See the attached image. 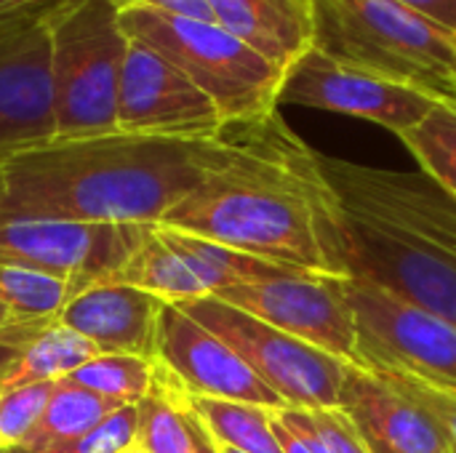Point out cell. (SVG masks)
Returning a JSON list of instances; mask_svg holds the SVG:
<instances>
[{
  "mask_svg": "<svg viewBox=\"0 0 456 453\" xmlns=\"http://www.w3.org/2000/svg\"><path fill=\"white\" fill-rule=\"evenodd\" d=\"M3 163H5V155H0V195H3Z\"/></svg>",
  "mask_w": 456,
  "mask_h": 453,
  "instance_id": "37",
  "label": "cell"
},
{
  "mask_svg": "<svg viewBox=\"0 0 456 453\" xmlns=\"http://www.w3.org/2000/svg\"><path fill=\"white\" fill-rule=\"evenodd\" d=\"M369 371L377 374L382 382H387L395 392L409 398L414 406H419L438 425V430L446 435V441L456 451V384L438 382L414 371L393 368V366H379Z\"/></svg>",
  "mask_w": 456,
  "mask_h": 453,
  "instance_id": "27",
  "label": "cell"
},
{
  "mask_svg": "<svg viewBox=\"0 0 456 453\" xmlns=\"http://www.w3.org/2000/svg\"><path fill=\"white\" fill-rule=\"evenodd\" d=\"M86 286L88 283L64 280L45 272L0 267V307H5L13 320L56 318Z\"/></svg>",
  "mask_w": 456,
  "mask_h": 453,
  "instance_id": "25",
  "label": "cell"
},
{
  "mask_svg": "<svg viewBox=\"0 0 456 453\" xmlns=\"http://www.w3.org/2000/svg\"><path fill=\"white\" fill-rule=\"evenodd\" d=\"M275 414L283 422L313 435L326 453H369L353 419L339 406H334V409H289V406H283Z\"/></svg>",
  "mask_w": 456,
  "mask_h": 453,
  "instance_id": "29",
  "label": "cell"
},
{
  "mask_svg": "<svg viewBox=\"0 0 456 453\" xmlns=\"http://www.w3.org/2000/svg\"><path fill=\"white\" fill-rule=\"evenodd\" d=\"M155 360L187 395L251 403L273 411L286 406L230 344L168 302L160 315Z\"/></svg>",
  "mask_w": 456,
  "mask_h": 453,
  "instance_id": "14",
  "label": "cell"
},
{
  "mask_svg": "<svg viewBox=\"0 0 456 453\" xmlns=\"http://www.w3.org/2000/svg\"><path fill=\"white\" fill-rule=\"evenodd\" d=\"M232 144L224 168L174 206L160 224L227 248L345 278L339 259V203L321 155L275 112L224 125Z\"/></svg>",
  "mask_w": 456,
  "mask_h": 453,
  "instance_id": "1",
  "label": "cell"
},
{
  "mask_svg": "<svg viewBox=\"0 0 456 453\" xmlns=\"http://www.w3.org/2000/svg\"><path fill=\"white\" fill-rule=\"evenodd\" d=\"M345 363L358 366V323L347 278L299 272L211 294Z\"/></svg>",
  "mask_w": 456,
  "mask_h": 453,
  "instance_id": "11",
  "label": "cell"
},
{
  "mask_svg": "<svg viewBox=\"0 0 456 453\" xmlns=\"http://www.w3.org/2000/svg\"><path fill=\"white\" fill-rule=\"evenodd\" d=\"M176 392L184 409L206 427V433L216 443L243 453H283L278 433H275L273 409L187 395L179 384H176Z\"/></svg>",
  "mask_w": 456,
  "mask_h": 453,
  "instance_id": "21",
  "label": "cell"
},
{
  "mask_svg": "<svg viewBox=\"0 0 456 453\" xmlns=\"http://www.w3.org/2000/svg\"><path fill=\"white\" fill-rule=\"evenodd\" d=\"M174 387H176V382H174ZM176 398H179V392H176ZM184 406V403H182ZM190 414V411H187ZM190 427H192V438H195V453H219L216 451V443H214V438L206 433V427L190 414Z\"/></svg>",
  "mask_w": 456,
  "mask_h": 453,
  "instance_id": "33",
  "label": "cell"
},
{
  "mask_svg": "<svg viewBox=\"0 0 456 453\" xmlns=\"http://www.w3.org/2000/svg\"><path fill=\"white\" fill-rule=\"evenodd\" d=\"M163 238L168 240V246L179 254V259L192 270V275L200 280V286L206 288V294H216L232 286H243V283H256V280H275V278H289V275H299L307 270H297V267H286V264H275L235 248H227L222 243L182 232V230H171L158 224Z\"/></svg>",
  "mask_w": 456,
  "mask_h": 453,
  "instance_id": "19",
  "label": "cell"
},
{
  "mask_svg": "<svg viewBox=\"0 0 456 453\" xmlns=\"http://www.w3.org/2000/svg\"><path fill=\"white\" fill-rule=\"evenodd\" d=\"M232 144L99 133L51 139L3 163L0 214L77 224H160V219L224 168Z\"/></svg>",
  "mask_w": 456,
  "mask_h": 453,
  "instance_id": "2",
  "label": "cell"
},
{
  "mask_svg": "<svg viewBox=\"0 0 456 453\" xmlns=\"http://www.w3.org/2000/svg\"><path fill=\"white\" fill-rule=\"evenodd\" d=\"M278 104L361 117L393 131L395 136H403L430 115L438 99L369 69L342 64L313 45L297 64L286 69Z\"/></svg>",
  "mask_w": 456,
  "mask_h": 453,
  "instance_id": "13",
  "label": "cell"
},
{
  "mask_svg": "<svg viewBox=\"0 0 456 453\" xmlns=\"http://www.w3.org/2000/svg\"><path fill=\"white\" fill-rule=\"evenodd\" d=\"M56 382H35L0 392V451L21 446L40 425Z\"/></svg>",
  "mask_w": 456,
  "mask_h": 453,
  "instance_id": "28",
  "label": "cell"
},
{
  "mask_svg": "<svg viewBox=\"0 0 456 453\" xmlns=\"http://www.w3.org/2000/svg\"><path fill=\"white\" fill-rule=\"evenodd\" d=\"M166 302L118 278L88 283L56 315L99 355H136L155 360Z\"/></svg>",
  "mask_w": 456,
  "mask_h": 453,
  "instance_id": "15",
  "label": "cell"
},
{
  "mask_svg": "<svg viewBox=\"0 0 456 453\" xmlns=\"http://www.w3.org/2000/svg\"><path fill=\"white\" fill-rule=\"evenodd\" d=\"M176 307L230 344L289 409L339 406L350 363L299 342L216 296L179 302Z\"/></svg>",
  "mask_w": 456,
  "mask_h": 453,
  "instance_id": "7",
  "label": "cell"
},
{
  "mask_svg": "<svg viewBox=\"0 0 456 453\" xmlns=\"http://www.w3.org/2000/svg\"><path fill=\"white\" fill-rule=\"evenodd\" d=\"M273 414H275V411H273ZM275 433H278V441H281L283 453H326L318 446V441H315L313 435H307L305 430H299V427L283 422L278 414H275Z\"/></svg>",
  "mask_w": 456,
  "mask_h": 453,
  "instance_id": "32",
  "label": "cell"
},
{
  "mask_svg": "<svg viewBox=\"0 0 456 453\" xmlns=\"http://www.w3.org/2000/svg\"><path fill=\"white\" fill-rule=\"evenodd\" d=\"M11 320H13V318L8 315V310H5V307H0V326H5V323H11Z\"/></svg>",
  "mask_w": 456,
  "mask_h": 453,
  "instance_id": "35",
  "label": "cell"
},
{
  "mask_svg": "<svg viewBox=\"0 0 456 453\" xmlns=\"http://www.w3.org/2000/svg\"><path fill=\"white\" fill-rule=\"evenodd\" d=\"M339 203L345 278L374 283L456 323V198L425 171L321 155Z\"/></svg>",
  "mask_w": 456,
  "mask_h": 453,
  "instance_id": "3",
  "label": "cell"
},
{
  "mask_svg": "<svg viewBox=\"0 0 456 453\" xmlns=\"http://www.w3.org/2000/svg\"><path fill=\"white\" fill-rule=\"evenodd\" d=\"M214 21L283 72L315 43L313 0H206Z\"/></svg>",
  "mask_w": 456,
  "mask_h": 453,
  "instance_id": "18",
  "label": "cell"
},
{
  "mask_svg": "<svg viewBox=\"0 0 456 453\" xmlns=\"http://www.w3.org/2000/svg\"><path fill=\"white\" fill-rule=\"evenodd\" d=\"M315 48L456 107V35L395 0H313Z\"/></svg>",
  "mask_w": 456,
  "mask_h": 453,
  "instance_id": "4",
  "label": "cell"
},
{
  "mask_svg": "<svg viewBox=\"0 0 456 453\" xmlns=\"http://www.w3.org/2000/svg\"><path fill=\"white\" fill-rule=\"evenodd\" d=\"M339 409L353 419L369 453H456L419 406L363 366H347Z\"/></svg>",
  "mask_w": 456,
  "mask_h": 453,
  "instance_id": "16",
  "label": "cell"
},
{
  "mask_svg": "<svg viewBox=\"0 0 456 453\" xmlns=\"http://www.w3.org/2000/svg\"><path fill=\"white\" fill-rule=\"evenodd\" d=\"M150 224H77L0 214V267L77 283L118 278Z\"/></svg>",
  "mask_w": 456,
  "mask_h": 453,
  "instance_id": "10",
  "label": "cell"
},
{
  "mask_svg": "<svg viewBox=\"0 0 456 453\" xmlns=\"http://www.w3.org/2000/svg\"><path fill=\"white\" fill-rule=\"evenodd\" d=\"M61 0H29L0 13V155L56 136L48 13Z\"/></svg>",
  "mask_w": 456,
  "mask_h": 453,
  "instance_id": "8",
  "label": "cell"
},
{
  "mask_svg": "<svg viewBox=\"0 0 456 453\" xmlns=\"http://www.w3.org/2000/svg\"><path fill=\"white\" fill-rule=\"evenodd\" d=\"M112 5H115L118 11H128V8H152V11L176 13V16H187V19L214 21V13H211V8H208L206 0H112Z\"/></svg>",
  "mask_w": 456,
  "mask_h": 453,
  "instance_id": "30",
  "label": "cell"
},
{
  "mask_svg": "<svg viewBox=\"0 0 456 453\" xmlns=\"http://www.w3.org/2000/svg\"><path fill=\"white\" fill-rule=\"evenodd\" d=\"M115 409L120 406L102 400L99 395L67 379H59L51 403L32 435L21 446L0 453H75V446Z\"/></svg>",
  "mask_w": 456,
  "mask_h": 453,
  "instance_id": "20",
  "label": "cell"
},
{
  "mask_svg": "<svg viewBox=\"0 0 456 453\" xmlns=\"http://www.w3.org/2000/svg\"><path fill=\"white\" fill-rule=\"evenodd\" d=\"M126 453H144V451H142L139 446H131V449H128V451H126Z\"/></svg>",
  "mask_w": 456,
  "mask_h": 453,
  "instance_id": "38",
  "label": "cell"
},
{
  "mask_svg": "<svg viewBox=\"0 0 456 453\" xmlns=\"http://www.w3.org/2000/svg\"><path fill=\"white\" fill-rule=\"evenodd\" d=\"M358 323V366H393L456 384V323L374 283L347 278Z\"/></svg>",
  "mask_w": 456,
  "mask_h": 453,
  "instance_id": "9",
  "label": "cell"
},
{
  "mask_svg": "<svg viewBox=\"0 0 456 453\" xmlns=\"http://www.w3.org/2000/svg\"><path fill=\"white\" fill-rule=\"evenodd\" d=\"M216 443V441H214ZM216 451L219 453H243V451H235V449H227V446H222V443H216Z\"/></svg>",
  "mask_w": 456,
  "mask_h": 453,
  "instance_id": "36",
  "label": "cell"
},
{
  "mask_svg": "<svg viewBox=\"0 0 456 453\" xmlns=\"http://www.w3.org/2000/svg\"><path fill=\"white\" fill-rule=\"evenodd\" d=\"M128 43L112 0H61L48 13L53 139L118 131V85Z\"/></svg>",
  "mask_w": 456,
  "mask_h": 453,
  "instance_id": "5",
  "label": "cell"
},
{
  "mask_svg": "<svg viewBox=\"0 0 456 453\" xmlns=\"http://www.w3.org/2000/svg\"><path fill=\"white\" fill-rule=\"evenodd\" d=\"M128 37L174 61L222 112L224 125L251 123L278 109L286 72L216 21L152 8L120 11Z\"/></svg>",
  "mask_w": 456,
  "mask_h": 453,
  "instance_id": "6",
  "label": "cell"
},
{
  "mask_svg": "<svg viewBox=\"0 0 456 453\" xmlns=\"http://www.w3.org/2000/svg\"><path fill=\"white\" fill-rule=\"evenodd\" d=\"M118 131L160 139H216L219 107L160 51L128 43L118 85Z\"/></svg>",
  "mask_w": 456,
  "mask_h": 453,
  "instance_id": "12",
  "label": "cell"
},
{
  "mask_svg": "<svg viewBox=\"0 0 456 453\" xmlns=\"http://www.w3.org/2000/svg\"><path fill=\"white\" fill-rule=\"evenodd\" d=\"M395 3L456 35V0H395Z\"/></svg>",
  "mask_w": 456,
  "mask_h": 453,
  "instance_id": "31",
  "label": "cell"
},
{
  "mask_svg": "<svg viewBox=\"0 0 456 453\" xmlns=\"http://www.w3.org/2000/svg\"><path fill=\"white\" fill-rule=\"evenodd\" d=\"M64 379L115 406H139L155 390L158 360L136 355H94Z\"/></svg>",
  "mask_w": 456,
  "mask_h": 453,
  "instance_id": "23",
  "label": "cell"
},
{
  "mask_svg": "<svg viewBox=\"0 0 456 453\" xmlns=\"http://www.w3.org/2000/svg\"><path fill=\"white\" fill-rule=\"evenodd\" d=\"M398 139L417 158L419 168L456 198V107L438 101L419 125Z\"/></svg>",
  "mask_w": 456,
  "mask_h": 453,
  "instance_id": "26",
  "label": "cell"
},
{
  "mask_svg": "<svg viewBox=\"0 0 456 453\" xmlns=\"http://www.w3.org/2000/svg\"><path fill=\"white\" fill-rule=\"evenodd\" d=\"M118 280L136 286L168 304L190 302L208 296L200 280L192 275V270L179 259V254L168 246L158 224H150L134 254L126 259L123 270L118 272Z\"/></svg>",
  "mask_w": 456,
  "mask_h": 453,
  "instance_id": "22",
  "label": "cell"
},
{
  "mask_svg": "<svg viewBox=\"0 0 456 453\" xmlns=\"http://www.w3.org/2000/svg\"><path fill=\"white\" fill-rule=\"evenodd\" d=\"M24 3H29V0H0V13L13 11V8H19V5H24Z\"/></svg>",
  "mask_w": 456,
  "mask_h": 453,
  "instance_id": "34",
  "label": "cell"
},
{
  "mask_svg": "<svg viewBox=\"0 0 456 453\" xmlns=\"http://www.w3.org/2000/svg\"><path fill=\"white\" fill-rule=\"evenodd\" d=\"M96 347L59 318L11 320L0 326V392L35 382H59L91 360Z\"/></svg>",
  "mask_w": 456,
  "mask_h": 453,
  "instance_id": "17",
  "label": "cell"
},
{
  "mask_svg": "<svg viewBox=\"0 0 456 453\" xmlns=\"http://www.w3.org/2000/svg\"><path fill=\"white\" fill-rule=\"evenodd\" d=\"M136 446L144 453H195L190 414L176 398L174 379L158 363V382L150 398L139 406Z\"/></svg>",
  "mask_w": 456,
  "mask_h": 453,
  "instance_id": "24",
  "label": "cell"
}]
</instances>
